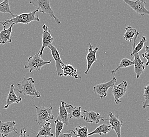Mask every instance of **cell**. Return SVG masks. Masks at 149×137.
Returning <instances> with one entry per match:
<instances>
[{
	"label": "cell",
	"mask_w": 149,
	"mask_h": 137,
	"mask_svg": "<svg viewBox=\"0 0 149 137\" xmlns=\"http://www.w3.org/2000/svg\"><path fill=\"white\" fill-rule=\"evenodd\" d=\"M125 30L126 31L123 35L124 39H125L126 41H129L130 43L131 42L132 40H134V42L133 44V49L134 48L135 46L136 45V39L138 38L139 33L136 29L133 28L131 26H127L125 28Z\"/></svg>",
	"instance_id": "obj_17"
},
{
	"label": "cell",
	"mask_w": 149,
	"mask_h": 137,
	"mask_svg": "<svg viewBox=\"0 0 149 137\" xmlns=\"http://www.w3.org/2000/svg\"><path fill=\"white\" fill-rule=\"evenodd\" d=\"M52 60L45 61L39 56L38 53L29 57L27 63L24 65L26 69L29 68V72L31 73L33 71H40L41 68L46 64H50Z\"/></svg>",
	"instance_id": "obj_4"
},
{
	"label": "cell",
	"mask_w": 149,
	"mask_h": 137,
	"mask_svg": "<svg viewBox=\"0 0 149 137\" xmlns=\"http://www.w3.org/2000/svg\"><path fill=\"white\" fill-rule=\"evenodd\" d=\"M17 127L15 121L3 122L0 120V134L1 137H8L13 132L18 134Z\"/></svg>",
	"instance_id": "obj_10"
},
{
	"label": "cell",
	"mask_w": 149,
	"mask_h": 137,
	"mask_svg": "<svg viewBox=\"0 0 149 137\" xmlns=\"http://www.w3.org/2000/svg\"><path fill=\"white\" fill-rule=\"evenodd\" d=\"M76 134L74 137H88V130L86 127H75Z\"/></svg>",
	"instance_id": "obj_26"
},
{
	"label": "cell",
	"mask_w": 149,
	"mask_h": 137,
	"mask_svg": "<svg viewBox=\"0 0 149 137\" xmlns=\"http://www.w3.org/2000/svg\"><path fill=\"white\" fill-rule=\"evenodd\" d=\"M0 12L3 13H8L12 16V17L15 16V15L12 13L11 10L10 9L9 0H4L2 3H0Z\"/></svg>",
	"instance_id": "obj_25"
},
{
	"label": "cell",
	"mask_w": 149,
	"mask_h": 137,
	"mask_svg": "<svg viewBox=\"0 0 149 137\" xmlns=\"http://www.w3.org/2000/svg\"><path fill=\"white\" fill-rule=\"evenodd\" d=\"M132 66H133V61L132 60H130L127 58H123L121 60L120 64L118 67L114 70L111 71V73L113 74V76H115L116 72L118 71L119 69L122 68H127Z\"/></svg>",
	"instance_id": "obj_24"
},
{
	"label": "cell",
	"mask_w": 149,
	"mask_h": 137,
	"mask_svg": "<svg viewBox=\"0 0 149 137\" xmlns=\"http://www.w3.org/2000/svg\"><path fill=\"white\" fill-rule=\"evenodd\" d=\"M15 24L11 23L8 29H6L5 27L0 32V44H4L6 43H11V39L12 31L13 26Z\"/></svg>",
	"instance_id": "obj_20"
},
{
	"label": "cell",
	"mask_w": 149,
	"mask_h": 137,
	"mask_svg": "<svg viewBox=\"0 0 149 137\" xmlns=\"http://www.w3.org/2000/svg\"><path fill=\"white\" fill-rule=\"evenodd\" d=\"M34 107L37 111V119L36 122L37 123V125H41L42 123L48 122L54 118V116L52 113L53 108L51 105L48 108H46L44 106L37 107L35 105Z\"/></svg>",
	"instance_id": "obj_5"
},
{
	"label": "cell",
	"mask_w": 149,
	"mask_h": 137,
	"mask_svg": "<svg viewBox=\"0 0 149 137\" xmlns=\"http://www.w3.org/2000/svg\"><path fill=\"white\" fill-rule=\"evenodd\" d=\"M109 116L111 129L114 130L118 137H121V128L123 124L124 120L119 117L118 115L113 114L111 112L109 113Z\"/></svg>",
	"instance_id": "obj_12"
},
{
	"label": "cell",
	"mask_w": 149,
	"mask_h": 137,
	"mask_svg": "<svg viewBox=\"0 0 149 137\" xmlns=\"http://www.w3.org/2000/svg\"><path fill=\"white\" fill-rule=\"evenodd\" d=\"M146 41V37L145 36H143L140 40L139 43L136 45L134 48L133 49L132 52L131 53V57H133V55L136 53H139L142 49L143 48L144 43Z\"/></svg>",
	"instance_id": "obj_27"
},
{
	"label": "cell",
	"mask_w": 149,
	"mask_h": 137,
	"mask_svg": "<svg viewBox=\"0 0 149 137\" xmlns=\"http://www.w3.org/2000/svg\"><path fill=\"white\" fill-rule=\"evenodd\" d=\"M26 127H25L21 129L20 134H18L19 137H29V134L26 135Z\"/></svg>",
	"instance_id": "obj_32"
},
{
	"label": "cell",
	"mask_w": 149,
	"mask_h": 137,
	"mask_svg": "<svg viewBox=\"0 0 149 137\" xmlns=\"http://www.w3.org/2000/svg\"><path fill=\"white\" fill-rule=\"evenodd\" d=\"M52 129V128L51 126V123L46 122L43 126L41 127L38 132L35 133L36 137H53L54 136V134L50 132Z\"/></svg>",
	"instance_id": "obj_21"
},
{
	"label": "cell",
	"mask_w": 149,
	"mask_h": 137,
	"mask_svg": "<svg viewBox=\"0 0 149 137\" xmlns=\"http://www.w3.org/2000/svg\"><path fill=\"white\" fill-rule=\"evenodd\" d=\"M66 103L63 101H61V105L59 108V113L56 120L63 122L66 126H68L69 123V117L68 112L65 108Z\"/></svg>",
	"instance_id": "obj_19"
},
{
	"label": "cell",
	"mask_w": 149,
	"mask_h": 137,
	"mask_svg": "<svg viewBox=\"0 0 149 137\" xmlns=\"http://www.w3.org/2000/svg\"><path fill=\"white\" fill-rule=\"evenodd\" d=\"M55 134L54 137H59L60 133L63 130L64 126V123L63 122H61L60 121L56 120L55 121Z\"/></svg>",
	"instance_id": "obj_29"
},
{
	"label": "cell",
	"mask_w": 149,
	"mask_h": 137,
	"mask_svg": "<svg viewBox=\"0 0 149 137\" xmlns=\"http://www.w3.org/2000/svg\"><path fill=\"white\" fill-rule=\"evenodd\" d=\"M81 114L84 121L87 123H95L98 124L100 121H105L107 120L101 116L100 113L96 112H88L85 110H81Z\"/></svg>",
	"instance_id": "obj_14"
},
{
	"label": "cell",
	"mask_w": 149,
	"mask_h": 137,
	"mask_svg": "<svg viewBox=\"0 0 149 137\" xmlns=\"http://www.w3.org/2000/svg\"><path fill=\"white\" fill-rule=\"evenodd\" d=\"M42 29L43 30V33L42 35V46L38 52V54L41 57H42L45 48H48L50 44H52L54 40V38L51 35V31L48 30V26L44 24L42 26Z\"/></svg>",
	"instance_id": "obj_9"
},
{
	"label": "cell",
	"mask_w": 149,
	"mask_h": 137,
	"mask_svg": "<svg viewBox=\"0 0 149 137\" xmlns=\"http://www.w3.org/2000/svg\"><path fill=\"white\" fill-rule=\"evenodd\" d=\"M127 82L123 81L120 84L115 85L112 87V93L114 98L115 103L118 104L121 102L120 99L123 97L127 91Z\"/></svg>",
	"instance_id": "obj_8"
},
{
	"label": "cell",
	"mask_w": 149,
	"mask_h": 137,
	"mask_svg": "<svg viewBox=\"0 0 149 137\" xmlns=\"http://www.w3.org/2000/svg\"><path fill=\"white\" fill-rule=\"evenodd\" d=\"M0 114H1V113H0Z\"/></svg>",
	"instance_id": "obj_34"
},
{
	"label": "cell",
	"mask_w": 149,
	"mask_h": 137,
	"mask_svg": "<svg viewBox=\"0 0 149 137\" xmlns=\"http://www.w3.org/2000/svg\"><path fill=\"white\" fill-rule=\"evenodd\" d=\"M65 108L68 112L69 118L74 119L83 118V116L81 114V107H74L71 104H68L66 103Z\"/></svg>",
	"instance_id": "obj_16"
},
{
	"label": "cell",
	"mask_w": 149,
	"mask_h": 137,
	"mask_svg": "<svg viewBox=\"0 0 149 137\" xmlns=\"http://www.w3.org/2000/svg\"><path fill=\"white\" fill-rule=\"evenodd\" d=\"M117 82L116 78L113 76V79L107 82L100 83L93 87V91L98 95L100 99L105 98L107 95V91L109 88H112Z\"/></svg>",
	"instance_id": "obj_7"
},
{
	"label": "cell",
	"mask_w": 149,
	"mask_h": 137,
	"mask_svg": "<svg viewBox=\"0 0 149 137\" xmlns=\"http://www.w3.org/2000/svg\"><path fill=\"white\" fill-rule=\"evenodd\" d=\"M51 51L52 56L55 60L56 63V68L57 75L59 77H63V68L65 65L61 59L60 57L59 52L58 51L56 47L52 44H50L48 47Z\"/></svg>",
	"instance_id": "obj_11"
},
{
	"label": "cell",
	"mask_w": 149,
	"mask_h": 137,
	"mask_svg": "<svg viewBox=\"0 0 149 137\" xmlns=\"http://www.w3.org/2000/svg\"><path fill=\"white\" fill-rule=\"evenodd\" d=\"M63 76L64 77H72L75 79H81V77L77 74V69L74 68L73 66L69 64H65L63 68Z\"/></svg>",
	"instance_id": "obj_22"
},
{
	"label": "cell",
	"mask_w": 149,
	"mask_h": 137,
	"mask_svg": "<svg viewBox=\"0 0 149 137\" xmlns=\"http://www.w3.org/2000/svg\"><path fill=\"white\" fill-rule=\"evenodd\" d=\"M126 3L127 5L129 6L131 9L134 11L135 13L143 17L145 15H149V11L145 7L146 4V0H122Z\"/></svg>",
	"instance_id": "obj_6"
},
{
	"label": "cell",
	"mask_w": 149,
	"mask_h": 137,
	"mask_svg": "<svg viewBox=\"0 0 149 137\" xmlns=\"http://www.w3.org/2000/svg\"><path fill=\"white\" fill-rule=\"evenodd\" d=\"M70 132L68 133V134L61 132L59 137H72V134H76V132L74 131H73L72 130H70Z\"/></svg>",
	"instance_id": "obj_31"
},
{
	"label": "cell",
	"mask_w": 149,
	"mask_h": 137,
	"mask_svg": "<svg viewBox=\"0 0 149 137\" xmlns=\"http://www.w3.org/2000/svg\"><path fill=\"white\" fill-rule=\"evenodd\" d=\"M30 3L36 6L39 12L49 15L55 20L57 24L61 23L59 19L55 15V13L50 6L49 0H31Z\"/></svg>",
	"instance_id": "obj_3"
},
{
	"label": "cell",
	"mask_w": 149,
	"mask_h": 137,
	"mask_svg": "<svg viewBox=\"0 0 149 137\" xmlns=\"http://www.w3.org/2000/svg\"><path fill=\"white\" fill-rule=\"evenodd\" d=\"M39 12L38 9H36L33 11L30 12L29 13H24L21 15H16L12 17L11 19L9 20H4V21H2L0 23L5 27L8 24L10 23H13L14 24H28L33 21L39 22L40 19L39 17L37 15V13Z\"/></svg>",
	"instance_id": "obj_1"
},
{
	"label": "cell",
	"mask_w": 149,
	"mask_h": 137,
	"mask_svg": "<svg viewBox=\"0 0 149 137\" xmlns=\"http://www.w3.org/2000/svg\"><path fill=\"white\" fill-rule=\"evenodd\" d=\"M145 49H146V52H145L144 53H142V57L144 58V59H146L147 60V62H146V66H148L149 65V46H146V48H145Z\"/></svg>",
	"instance_id": "obj_30"
},
{
	"label": "cell",
	"mask_w": 149,
	"mask_h": 137,
	"mask_svg": "<svg viewBox=\"0 0 149 137\" xmlns=\"http://www.w3.org/2000/svg\"><path fill=\"white\" fill-rule=\"evenodd\" d=\"M4 0H0V3H2Z\"/></svg>",
	"instance_id": "obj_33"
},
{
	"label": "cell",
	"mask_w": 149,
	"mask_h": 137,
	"mask_svg": "<svg viewBox=\"0 0 149 137\" xmlns=\"http://www.w3.org/2000/svg\"><path fill=\"white\" fill-rule=\"evenodd\" d=\"M15 86L13 84H12L10 86V91H9L8 96L6 98V106L3 107V109H8L9 106L11 105L12 103H19L22 101V98L20 96H17L15 93Z\"/></svg>",
	"instance_id": "obj_18"
},
{
	"label": "cell",
	"mask_w": 149,
	"mask_h": 137,
	"mask_svg": "<svg viewBox=\"0 0 149 137\" xmlns=\"http://www.w3.org/2000/svg\"><path fill=\"white\" fill-rule=\"evenodd\" d=\"M134 60L133 61V66L135 73L136 74V77L139 79L141 75L144 73L146 71V68L144 66V63L142 60H141L140 55L139 53H136L133 55Z\"/></svg>",
	"instance_id": "obj_15"
},
{
	"label": "cell",
	"mask_w": 149,
	"mask_h": 137,
	"mask_svg": "<svg viewBox=\"0 0 149 137\" xmlns=\"http://www.w3.org/2000/svg\"><path fill=\"white\" fill-rule=\"evenodd\" d=\"M111 126L110 125H108L106 124H102L101 125L98 126L97 128L95 129L94 131L91 132V133H88V137L91 136L94 134H99L100 136H102V134H107L109 132L111 131Z\"/></svg>",
	"instance_id": "obj_23"
},
{
	"label": "cell",
	"mask_w": 149,
	"mask_h": 137,
	"mask_svg": "<svg viewBox=\"0 0 149 137\" xmlns=\"http://www.w3.org/2000/svg\"><path fill=\"white\" fill-rule=\"evenodd\" d=\"M98 47H96L94 49V46L91 43L88 44V52L86 56L87 61V69L85 72V74H87L90 70L92 65L94 62L97 61L96 58V53L98 51Z\"/></svg>",
	"instance_id": "obj_13"
},
{
	"label": "cell",
	"mask_w": 149,
	"mask_h": 137,
	"mask_svg": "<svg viewBox=\"0 0 149 137\" xmlns=\"http://www.w3.org/2000/svg\"><path fill=\"white\" fill-rule=\"evenodd\" d=\"M143 102V108H146L149 106V85L148 84L144 88Z\"/></svg>",
	"instance_id": "obj_28"
},
{
	"label": "cell",
	"mask_w": 149,
	"mask_h": 137,
	"mask_svg": "<svg viewBox=\"0 0 149 137\" xmlns=\"http://www.w3.org/2000/svg\"><path fill=\"white\" fill-rule=\"evenodd\" d=\"M18 87L17 91L24 95H29L33 97L40 98L41 93L38 91L35 86V81L32 77L23 78V80L20 83H17Z\"/></svg>",
	"instance_id": "obj_2"
}]
</instances>
